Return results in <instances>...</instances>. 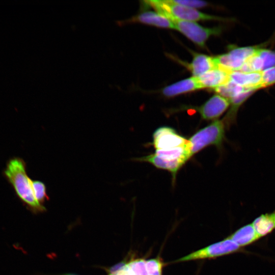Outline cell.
<instances>
[{"label": "cell", "mask_w": 275, "mask_h": 275, "mask_svg": "<svg viewBox=\"0 0 275 275\" xmlns=\"http://www.w3.org/2000/svg\"><path fill=\"white\" fill-rule=\"evenodd\" d=\"M176 30L186 36L195 44L201 48H205L206 42L212 36L221 33L219 27L206 28L195 22L171 19Z\"/></svg>", "instance_id": "obj_5"}, {"label": "cell", "mask_w": 275, "mask_h": 275, "mask_svg": "<svg viewBox=\"0 0 275 275\" xmlns=\"http://www.w3.org/2000/svg\"><path fill=\"white\" fill-rule=\"evenodd\" d=\"M109 275H133L127 264H120L111 269Z\"/></svg>", "instance_id": "obj_24"}, {"label": "cell", "mask_w": 275, "mask_h": 275, "mask_svg": "<svg viewBox=\"0 0 275 275\" xmlns=\"http://www.w3.org/2000/svg\"><path fill=\"white\" fill-rule=\"evenodd\" d=\"M146 263L148 275H161L162 264L160 259H150Z\"/></svg>", "instance_id": "obj_21"}, {"label": "cell", "mask_w": 275, "mask_h": 275, "mask_svg": "<svg viewBox=\"0 0 275 275\" xmlns=\"http://www.w3.org/2000/svg\"><path fill=\"white\" fill-rule=\"evenodd\" d=\"M26 169V162L22 158L13 157L7 162L3 174L17 197L28 208L34 212L44 211L46 209L35 197L32 180L28 176Z\"/></svg>", "instance_id": "obj_1"}, {"label": "cell", "mask_w": 275, "mask_h": 275, "mask_svg": "<svg viewBox=\"0 0 275 275\" xmlns=\"http://www.w3.org/2000/svg\"><path fill=\"white\" fill-rule=\"evenodd\" d=\"M247 89H250L241 87L230 80L227 83L214 90L217 94L230 99Z\"/></svg>", "instance_id": "obj_17"}, {"label": "cell", "mask_w": 275, "mask_h": 275, "mask_svg": "<svg viewBox=\"0 0 275 275\" xmlns=\"http://www.w3.org/2000/svg\"><path fill=\"white\" fill-rule=\"evenodd\" d=\"M230 80L244 88L256 90L261 88L262 71L248 73L232 71L230 73Z\"/></svg>", "instance_id": "obj_14"}, {"label": "cell", "mask_w": 275, "mask_h": 275, "mask_svg": "<svg viewBox=\"0 0 275 275\" xmlns=\"http://www.w3.org/2000/svg\"><path fill=\"white\" fill-rule=\"evenodd\" d=\"M200 89L202 88L198 77L191 76L164 87L161 93L171 98Z\"/></svg>", "instance_id": "obj_11"}, {"label": "cell", "mask_w": 275, "mask_h": 275, "mask_svg": "<svg viewBox=\"0 0 275 275\" xmlns=\"http://www.w3.org/2000/svg\"><path fill=\"white\" fill-rule=\"evenodd\" d=\"M230 105V100L218 94H215L199 106H191L188 108H180L193 109L199 113L201 118L206 121H215L225 113Z\"/></svg>", "instance_id": "obj_8"}, {"label": "cell", "mask_w": 275, "mask_h": 275, "mask_svg": "<svg viewBox=\"0 0 275 275\" xmlns=\"http://www.w3.org/2000/svg\"><path fill=\"white\" fill-rule=\"evenodd\" d=\"M172 2L185 7L196 9L204 8L209 4L206 2L198 0H171Z\"/></svg>", "instance_id": "obj_23"}, {"label": "cell", "mask_w": 275, "mask_h": 275, "mask_svg": "<svg viewBox=\"0 0 275 275\" xmlns=\"http://www.w3.org/2000/svg\"><path fill=\"white\" fill-rule=\"evenodd\" d=\"M275 84V66L262 71L261 88Z\"/></svg>", "instance_id": "obj_22"}, {"label": "cell", "mask_w": 275, "mask_h": 275, "mask_svg": "<svg viewBox=\"0 0 275 275\" xmlns=\"http://www.w3.org/2000/svg\"><path fill=\"white\" fill-rule=\"evenodd\" d=\"M32 183L35 197L37 201L42 205L46 200L49 199L45 184L39 180H32Z\"/></svg>", "instance_id": "obj_18"}, {"label": "cell", "mask_w": 275, "mask_h": 275, "mask_svg": "<svg viewBox=\"0 0 275 275\" xmlns=\"http://www.w3.org/2000/svg\"><path fill=\"white\" fill-rule=\"evenodd\" d=\"M257 52L263 61L264 70L275 66V52L259 48Z\"/></svg>", "instance_id": "obj_20"}, {"label": "cell", "mask_w": 275, "mask_h": 275, "mask_svg": "<svg viewBox=\"0 0 275 275\" xmlns=\"http://www.w3.org/2000/svg\"><path fill=\"white\" fill-rule=\"evenodd\" d=\"M252 224L260 238L268 235L275 231V210L260 215Z\"/></svg>", "instance_id": "obj_16"}, {"label": "cell", "mask_w": 275, "mask_h": 275, "mask_svg": "<svg viewBox=\"0 0 275 275\" xmlns=\"http://www.w3.org/2000/svg\"><path fill=\"white\" fill-rule=\"evenodd\" d=\"M152 145L155 150H167L186 144L187 140L173 128L161 126L153 133Z\"/></svg>", "instance_id": "obj_9"}, {"label": "cell", "mask_w": 275, "mask_h": 275, "mask_svg": "<svg viewBox=\"0 0 275 275\" xmlns=\"http://www.w3.org/2000/svg\"><path fill=\"white\" fill-rule=\"evenodd\" d=\"M191 157L187 140L183 146L167 150H155L152 154L133 160L148 162L158 169L168 171L171 173L174 183L178 172Z\"/></svg>", "instance_id": "obj_2"}, {"label": "cell", "mask_w": 275, "mask_h": 275, "mask_svg": "<svg viewBox=\"0 0 275 275\" xmlns=\"http://www.w3.org/2000/svg\"><path fill=\"white\" fill-rule=\"evenodd\" d=\"M228 237L243 249L260 239L252 223L243 226Z\"/></svg>", "instance_id": "obj_15"}, {"label": "cell", "mask_w": 275, "mask_h": 275, "mask_svg": "<svg viewBox=\"0 0 275 275\" xmlns=\"http://www.w3.org/2000/svg\"><path fill=\"white\" fill-rule=\"evenodd\" d=\"M245 252L228 237L184 256L177 261H187L197 259L214 258L235 253Z\"/></svg>", "instance_id": "obj_6"}, {"label": "cell", "mask_w": 275, "mask_h": 275, "mask_svg": "<svg viewBox=\"0 0 275 275\" xmlns=\"http://www.w3.org/2000/svg\"><path fill=\"white\" fill-rule=\"evenodd\" d=\"M193 60L189 63L180 61L192 73L193 76L198 77L208 71L217 67L214 61L213 57L191 52Z\"/></svg>", "instance_id": "obj_12"}, {"label": "cell", "mask_w": 275, "mask_h": 275, "mask_svg": "<svg viewBox=\"0 0 275 275\" xmlns=\"http://www.w3.org/2000/svg\"><path fill=\"white\" fill-rule=\"evenodd\" d=\"M227 129L224 120L217 119L196 132L187 140L191 156L209 146L221 150L226 141Z\"/></svg>", "instance_id": "obj_3"}, {"label": "cell", "mask_w": 275, "mask_h": 275, "mask_svg": "<svg viewBox=\"0 0 275 275\" xmlns=\"http://www.w3.org/2000/svg\"><path fill=\"white\" fill-rule=\"evenodd\" d=\"M115 22L119 26L140 23L160 28L175 29V26L172 21L156 11H143L129 18L116 20Z\"/></svg>", "instance_id": "obj_10"}, {"label": "cell", "mask_w": 275, "mask_h": 275, "mask_svg": "<svg viewBox=\"0 0 275 275\" xmlns=\"http://www.w3.org/2000/svg\"><path fill=\"white\" fill-rule=\"evenodd\" d=\"M230 72L217 67L197 77L202 89H215L230 80Z\"/></svg>", "instance_id": "obj_13"}, {"label": "cell", "mask_w": 275, "mask_h": 275, "mask_svg": "<svg viewBox=\"0 0 275 275\" xmlns=\"http://www.w3.org/2000/svg\"><path fill=\"white\" fill-rule=\"evenodd\" d=\"M146 262L143 259H137L130 261L127 265L133 275H148Z\"/></svg>", "instance_id": "obj_19"}, {"label": "cell", "mask_w": 275, "mask_h": 275, "mask_svg": "<svg viewBox=\"0 0 275 275\" xmlns=\"http://www.w3.org/2000/svg\"><path fill=\"white\" fill-rule=\"evenodd\" d=\"M257 48L244 47L233 48L228 52L213 57L216 67L229 72L239 71L244 62L253 56Z\"/></svg>", "instance_id": "obj_7"}, {"label": "cell", "mask_w": 275, "mask_h": 275, "mask_svg": "<svg viewBox=\"0 0 275 275\" xmlns=\"http://www.w3.org/2000/svg\"><path fill=\"white\" fill-rule=\"evenodd\" d=\"M146 5L154 8L155 11L170 20L178 19L195 22L197 21H224L225 18L203 13L198 10L175 4L171 0H156L144 1Z\"/></svg>", "instance_id": "obj_4"}]
</instances>
